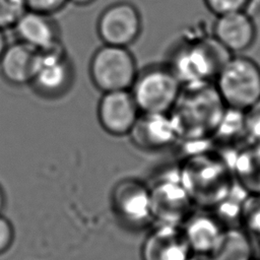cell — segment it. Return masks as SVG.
<instances>
[{"mask_svg":"<svg viewBox=\"0 0 260 260\" xmlns=\"http://www.w3.org/2000/svg\"><path fill=\"white\" fill-rule=\"evenodd\" d=\"M252 146H253L254 156H255V160H256L257 172H258V176H259V179H260V144L252 145Z\"/></svg>","mask_w":260,"mask_h":260,"instance_id":"cb8c5ba5","label":"cell"},{"mask_svg":"<svg viewBox=\"0 0 260 260\" xmlns=\"http://www.w3.org/2000/svg\"><path fill=\"white\" fill-rule=\"evenodd\" d=\"M3 205H4V196H3V193H2V190L0 189V212L3 208Z\"/></svg>","mask_w":260,"mask_h":260,"instance_id":"4316f807","label":"cell"},{"mask_svg":"<svg viewBox=\"0 0 260 260\" xmlns=\"http://www.w3.org/2000/svg\"><path fill=\"white\" fill-rule=\"evenodd\" d=\"M112 203L117 215L131 224L143 223L152 210V197L139 182H120L112 194Z\"/></svg>","mask_w":260,"mask_h":260,"instance_id":"9c48e42d","label":"cell"},{"mask_svg":"<svg viewBox=\"0 0 260 260\" xmlns=\"http://www.w3.org/2000/svg\"><path fill=\"white\" fill-rule=\"evenodd\" d=\"M243 127L248 142L260 144V100L243 112Z\"/></svg>","mask_w":260,"mask_h":260,"instance_id":"d6986e66","label":"cell"},{"mask_svg":"<svg viewBox=\"0 0 260 260\" xmlns=\"http://www.w3.org/2000/svg\"><path fill=\"white\" fill-rule=\"evenodd\" d=\"M13 228L8 219L0 215V254L4 253L13 242Z\"/></svg>","mask_w":260,"mask_h":260,"instance_id":"7402d4cb","label":"cell"},{"mask_svg":"<svg viewBox=\"0 0 260 260\" xmlns=\"http://www.w3.org/2000/svg\"><path fill=\"white\" fill-rule=\"evenodd\" d=\"M213 86L226 109L243 113L260 100V65L250 57L232 55L217 72Z\"/></svg>","mask_w":260,"mask_h":260,"instance_id":"6da1fadb","label":"cell"},{"mask_svg":"<svg viewBox=\"0 0 260 260\" xmlns=\"http://www.w3.org/2000/svg\"><path fill=\"white\" fill-rule=\"evenodd\" d=\"M252 0H203L206 8L215 16L246 10Z\"/></svg>","mask_w":260,"mask_h":260,"instance_id":"ffe728a7","label":"cell"},{"mask_svg":"<svg viewBox=\"0 0 260 260\" xmlns=\"http://www.w3.org/2000/svg\"><path fill=\"white\" fill-rule=\"evenodd\" d=\"M95 0H69L70 3L77 5V6H87L91 3H93Z\"/></svg>","mask_w":260,"mask_h":260,"instance_id":"484cf974","label":"cell"},{"mask_svg":"<svg viewBox=\"0 0 260 260\" xmlns=\"http://www.w3.org/2000/svg\"><path fill=\"white\" fill-rule=\"evenodd\" d=\"M251 260H260V255L255 254V255H254V257H253Z\"/></svg>","mask_w":260,"mask_h":260,"instance_id":"83f0119b","label":"cell"},{"mask_svg":"<svg viewBox=\"0 0 260 260\" xmlns=\"http://www.w3.org/2000/svg\"><path fill=\"white\" fill-rule=\"evenodd\" d=\"M255 248L242 228L224 229L210 253L213 260H251Z\"/></svg>","mask_w":260,"mask_h":260,"instance_id":"9a60e30c","label":"cell"},{"mask_svg":"<svg viewBox=\"0 0 260 260\" xmlns=\"http://www.w3.org/2000/svg\"><path fill=\"white\" fill-rule=\"evenodd\" d=\"M39 53L37 49L16 41L7 45L0 59V73L11 85H29L32 79Z\"/></svg>","mask_w":260,"mask_h":260,"instance_id":"7c38bea8","label":"cell"},{"mask_svg":"<svg viewBox=\"0 0 260 260\" xmlns=\"http://www.w3.org/2000/svg\"><path fill=\"white\" fill-rule=\"evenodd\" d=\"M73 77L72 64L62 46L59 45L40 51L29 85L37 94L45 99H57L69 90Z\"/></svg>","mask_w":260,"mask_h":260,"instance_id":"5b68a950","label":"cell"},{"mask_svg":"<svg viewBox=\"0 0 260 260\" xmlns=\"http://www.w3.org/2000/svg\"><path fill=\"white\" fill-rule=\"evenodd\" d=\"M140 114L130 89L103 92L98 103L99 123L113 136L129 135Z\"/></svg>","mask_w":260,"mask_h":260,"instance_id":"52a82bcc","label":"cell"},{"mask_svg":"<svg viewBox=\"0 0 260 260\" xmlns=\"http://www.w3.org/2000/svg\"><path fill=\"white\" fill-rule=\"evenodd\" d=\"M17 41L38 51L55 48L60 44V32L52 15L27 9L12 27Z\"/></svg>","mask_w":260,"mask_h":260,"instance_id":"30bf717a","label":"cell"},{"mask_svg":"<svg viewBox=\"0 0 260 260\" xmlns=\"http://www.w3.org/2000/svg\"><path fill=\"white\" fill-rule=\"evenodd\" d=\"M250 194L240 185L234 182L229 194L216 203L213 207V216L218 220L223 229L242 228L243 207Z\"/></svg>","mask_w":260,"mask_h":260,"instance_id":"2e32d148","label":"cell"},{"mask_svg":"<svg viewBox=\"0 0 260 260\" xmlns=\"http://www.w3.org/2000/svg\"><path fill=\"white\" fill-rule=\"evenodd\" d=\"M223 230L212 214H199L189 219L184 237L191 252L210 254Z\"/></svg>","mask_w":260,"mask_h":260,"instance_id":"5bb4252c","label":"cell"},{"mask_svg":"<svg viewBox=\"0 0 260 260\" xmlns=\"http://www.w3.org/2000/svg\"><path fill=\"white\" fill-rule=\"evenodd\" d=\"M178 134L173 116L141 113L129 133L133 142L144 149H157L170 144Z\"/></svg>","mask_w":260,"mask_h":260,"instance_id":"8fae6325","label":"cell"},{"mask_svg":"<svg viewBox=\"0 0 260 260\" xmlns=\"http://www.w3.org/2000/svg\"><path fill=\"white\" fill-rule=\"evenodd\" d=\"M182 90V82L167 65H150L138 71L130 88L140 113L144 114L170 113Z\"/></svg>","mask_w":260,"mask_h":260,"instance_id":"7a4b0ae2","label":"cell"},{"mask_svg":"<svg viewBox=\"0 0 260 260\" xmlns=\"http://www.w3.org/2000/svg\"><path fill=\"white\" fill-rule=\"evenodd\" d=\"M232 56L216 40L211 37L186 49L177 55L176 65L171 66L180 81L188 86L207 83L215 78L224 62Z\"/></svg>","mask_w":260,"mask_h":260,"instance_id":"277c9868","label":"cell"},{"mask_svg":"<svg viewBox=\"0 0 260 260\" xmlns=\"http://www.w3.org/2000/svg\"><path fill=\"white\" fill-rule=\"evenodd\" d=\"M143 260H186L192 253L184 234L161 231L145 241Z\"/></svg>","mask_w":260,"mask_h":260,"instance_id":"4fadbf2b","label":"cell"},{"mask_svg":"<svg viewBox=\"0 0 260 260\" xmlns=\"http://www.w3.org/2000/svg\"><path fill=\"white\" fill-rule=\"evenodd\" d=\"M89 77L100 91L130 89L138 73L135 57L127 47L103 44L92 54Z\"/></svg>","mask_w":260,"mask_h":260,"instance_id":"3957f363","label":"cell"},{"mask_svg":"<svg viewBox=\"0 0 260 260\" xmlns=\"http://www.w3.org/2000/svg\"><path fill=\"white\" fill-rule=\"evenodd\" d=\"M186 260H213L210 254L206 253H194L192 252Z\"/></svg>","mask_w":260,"mask_h":260,"instance_id":"603a6c76","label":"cell"},{"mask_svg":"<svg viewBox=\"0 0 260 260\" xmlns=\"http://www.w3.org/2000/svg\"><path fill=\"white\" fill-rule=\"evenodd\" d=\"M26 10L25 0H0V29L12 28Z\"/></svg>","mask_w":260,"mask_h":260,"instance_id":"ac0fdd59","label":"cell"},{"mask_svg":"<svg viewBox=\"0 0 260 260\" xmlns=\"http://www.w3.org/2000/svg\"><path fill=\"white\" fill-rule=\"evenodd\" d=\"M141 30L140 12L128 1H119L107 6L96 22L98 36L106 45L128 48L137 41Z\"/></svg>","mask_w":260,"mask_h":260,"instance_id":"8992f818","label":"cell"},{"mask_svg":"<svg viewBox=\"0 0 260 260\" xmlns=\"http://www.w3.org/2000/svg\"><path fill=\"white\" fill-rule=\"evenodd\" d=\"M69 0H25L27 9L52 15L62 10Z\"/></svg>","mask_w":260,"mask_h":260,"instance_id":"44dd1931","label":"cell"},{"mask_svg":"<svg viewBox=\"0 0 260 260\" xmlns=\"http://www.w3.org/2000/svg\"><path fill=\"white\" fill-rule=\"evenodd\" d=\"M7 40H6V37L4 35V30L0 29V59H1V56L2 54L4 53L6 47H7Z\"/></svg>","mask_w":260,"mask_h":260,"instance_id":"d4e9b609","label":"cell"},{"mask_svg":"<svg viewBox=\"0 0 260 260\" xmlns=\"http://www.w3.org/2000/svg\"><path fill=\"white\" fill-rule=\"evenodd\" d=\"M242 229L249 236L256 254L260 255V194H250L243 207Z\"/></svg>","mask_w":260,"mask_h":260,"instance_id":"e0dca14e","label":"cell"},{"mask_svg":"<svg viewBox=\"0 0 260 260\" xmlns=\"http://www.w3.org/2000/svg\"><path fill=\"white\" fill-rule=\"evenodd\" d=\"M212 37L230 54H241L250 49L257 38V27L246 10L216 16Z\"/></svg>","mask_w":260,"mask_h":260,"instance_id":"ba28073f","label":"cell"}]
</instances>
